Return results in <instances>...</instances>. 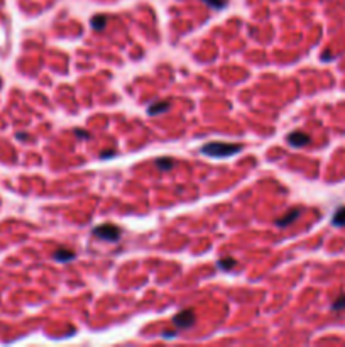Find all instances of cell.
<instances>
[{
	"instance_id": "8fae6325",
	"label": "cell",
	"mask_w": 345,
	"mask_h": 347,
	"mask_svg": "<svg viewBox=\"0 0 345 347\" xmlns=\"http://www.w3.org/2000/svg\"><path fill=\"white\" fill-rule=\"evenodd\" d=\"M203 2H205L208 7L215 8V10H222V8L229 3V0H203Z\"/></svg>"
},
{
	"instance_id": "8992f818",
	"label": "cell",
	"mask_w": 345,
	"mask_h": 347,
	"mask_svg": "<svg viewBox=\"0 0 345 347\" xmlns=\"http://www.w3.org/2000/svg\"><path fill=\"white\" fill-rule=\"evenodd\" d=\"M169 107H171V104H169L168 100H163V102H154L151 107L147 109L149 115H157V114H166L169 110Z\"/></svg>"
},
{
	"instance_id": "7c38bea8",
	"label": "cell",
	"mask_w": 345,
	"mask_h": 347,
	"mask_svg": "<svg viewBox=\"0 0 345 347\" xmlns=\"http://www.w3.org/2000/svg\"><path fill=\"white\" fill-rule=\"evenodd\" d=\"M235 259L233 258H225V259H220L219 263H217V268L219 269H232L233 266H235Z\"/></svg>"
},
{
	"instance_id": "9a60e30c",
	"label": "cell",
	"mask_w": 345,
	"mask_h": 347,
	"mask_svg": "<svg viewBox=\"0 0 345 347\" xmlns=\"http://www.w3.org/2000/svg\"><path fill=\"white\" fill-rule=\"evenodd\" d=\"M110 156H115V151L112 149V151H104V153H100V158L102 160H109Z\"/></svg>"
},
{
	"instance_id": "9c48e42d",
	"label": "cell",
	"mask_w": 345,
	"mask_h": 347,
	"mask_svg": "<svg viewBox=\"0 0 345 347\" xmlns=\"http://www.w3.org/2000/svg\"><path fill=\"white\" fill-rule=\"evenodd\" d=\"M92 27L95 29V31H102V29H105V25H107V17L105 15H95L92 17Z\"/></svg>"
},
{
	"instance_id": "e0dca14e",
	"label": "cell",
	"mask_w": 345,
	"mask_h": 347,
	"mask_svg": "<svg viewBox=\"0 0 345 347\" xmlns=\"http://www.w3.org/2000/svg\"><path fill=\"white\" fill-rule=\"evenodd\" d=\"M17 138H19V139H27V136H25V134H17Z\"/></svg>"
},
{
	"instance_id": "5b68a950",
	"label": "cell",
	"mask_w": 345,
	"mask_h": 347,
	"mask_svg": "<svg viewBox=\"0 0 345 347\" xmlns=\"http://www.w3.org/2000/svg\"><path fill=\"white\" fill-rule=\"evenodd\" d=\"M300 213H301L300 208H291V210H289V212L286 213V215L278 218V220H276L274 224L278 225V227H288L289 224H291V222H295L296 218L300 217Z\"/></svg>"
},
{
	"instance_id": "6da1fadb",
	"label": "cell",
	"mask_w": 345,
	"mask_h": 347,
	"mask_svg": "<svg viewBox=\"0 0 345 347\" xmlns=\"http://www.w3.org/2000/svg\"><path fill=\"white\" fill-rule=\"evenodd\" d=\"M240 151H242V144H229V143H219V141L207 143L202 148V153L212 158H229Z\"/></svg>"
},
{
	"instance_id": "30bf717a",
	"label": "cell",
	"mask_w": 345,
	"mask_h": 347,
	"mask_svg": "<svg viewBox=\"0 0 345 347\" xmlns=\"http://www.w3.org/2000/svg\"><path fill=\"white\" fill-rule=\"evenodd\" d=\"M156 166L161 171H169L174 166V161L171 158H159V160H156Z\"/></svg>"
},
{
	"instance_id": "7a4b0ae2",
	"label": "cell",
	"mask_w": 345,
	"mask_h": 347,
	"mask_svg": "<svg viewBox=\"0 0 345 347\" xmlns=\"http://www.w3.org/2000/svg\"><path fill=\"white\" fill-rule=\"evenodd\" d=\"M92 234L95 235V237H99V239H104V241L115 242V241H118L122 230L118 229V227L112 225V224H102L99 227H95V229L92 230Z\"/></svg>"
},
{
	"instance_id": "277c9868",
	"label": "cell",
	"mask_w": 345,
	"mask_h": 347,
	"mask_svg": "<svg viewBox=\"0 0 345 347\" xmlns=\"http://www.w3.org/2000/svg\"><path fill=\"white\" fill-rule=\"evenodd\" d=\"M288 143L291 146H295V148H303V146H306L312 141V138H310L308 134H305V132H300V131H295L291 132V134H288Z\"/></svg>"
},
{
	"instance_id": "5bb4252c",
	"label": "cell",
	"mask_w": 345,
	"mask_h": 347,
	"mask_svg": "<svg viewBox=\"0 0 345 347\" xmlns=\"http://www.w3.org/2000/svg\"><path fill=\"white\" fill-rule=\"evenodd\" d=\"M75 134L78 136L80 139H88V138H90V134H88V132H83L82 129H75Z\"/></svg>"
},
{
	"instance_id": "52a82bcc",
	"label": "cell",
	"mask_w": 345,
	"mask_h": 347,
	"mask_svg": "<svg viewBox=\"0 0 345 347\" xmlns=\"http://www.w3.org/2000/svg\"><path fill=\"white\" fill-rule=\"evenodd\" d=\"M53 258L56 261H59V263H68V261H73L76 258V254L70 249H58L53 254Z\"/></svg>"
},
{
	"instance_id": "4fadbf2b",
	"label": "cell",
	"mask_w": 345,
	"mask_h": 347,
	"mask_svg": "<svg viewBox=\"0 0 345 347\" xmlns=\"http://www.w3.org/2000/svg\"><path fill=\"white\" fill-rule=\"evenodd\" d=\"M332 310H335V312L345 310V297H340L339 300H335V302L332 303Z\"/></svg>"
},
{
	"instance_id": "2e32d148",
	"label": "cell",
	"mask_w": 345,
	"mask_h": 347,
	"mask_svg": "<svg viewBox=\"0 0 345 347\" xmlns=\"http://www.w3.org/2000/svg\"><path fill=\"white\" fill-rule=\"evenodd\" d=\"M174 336H176V332H169V331H166L164 334H163V337H166V339H169V337H174Z\"/></svg>"
},
{
	"instance_id": "ba28073f",
	"label": "cell",
	"mask_w": 345,
	"mask_h": 347,
	"mask_svg": "<svg viewBox=\"0 0 345 347\" xmlns=\"http://www.w3.org/2000/svg\"><path fill=\"white\" fill-rule=\"evenodd\" d=\"M332 224L335 227H344L345 225V207H340L337 212L332 217Z\"/></svg>"
},
{
	"instance_id": "3957f363",
	"label": "cell",
	"mask_w": 345,
	"mask_h": 347,
	"mask_svg": "<svg viewBox=\"0 0 345 347\" xmlns=\"http://www.w3.org/2000/svg\"><path fill=\"white\" fill-rule=\"evenodd\" d=\"M195 320H197V317H195V312L193 310H181L180 314H176L173 317V324L176 325L178 329H190L195 325Z\"/></svg>"
}]
</instances>
